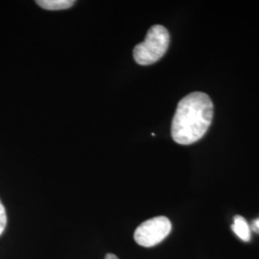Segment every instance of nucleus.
<instances>
[{
	"mask_svg": "<svg viewBox=\"0 0 259 259\" xmlns=\"http://www.w3.org/2000/svg\"><path fill=\"white\" fill-rule=\"evenodd\" d=\"M212 118L209 96L198 92L190 93L178 104L171 127L172 138L178 144H192L204 137Z\"/></svg>",
	"mask_w": 259,
	"mask_h": 259,
	"instance_id": "f257e3e1",
	"label": "nucleus"
},
{
	"mask_svg": "<svg viewBox=\"0 0 259 259\" xmlns=\"http://www.w3.org/2000/svg\"><path fill=\"white\" fill-rule=\"evenodd\" d=\"M170 42V35L162 25H154L147 32L144 41L134 48V59L140 65H153L159 61Z\"/></svg>",
	"mask_w": 259,
	"mask_h": 259,
	"instance_id": "f03ea898",
	"label": "nucleus"
},
{
	"mask_svg": "<svg viewBox=\"0 0 259 259\" xmlns=\"http://www.w3.org/2000/svg\"><path fill=\"white\" fill-rule=\"evenodd\" d=\"M172 230V224L164 216H158L142 223L137 228L134 238L142 247L150 248L164 240Z\"/></svg>",
	"mask_w": 259,
	"mask_h": 259,
	"instance_id": "7ed1b4c3",
	"label": "nucleus"
},
{
	"mask_svg": "<svg viewBox=\"0 0 259 259\" xmlns=\"http://www.w3.org/2000/svg\"><path fill=\"white\" fill-rule=\"evenodd\" d=\"M232 229L233 232L240 238L241 240L246 241V242L250 240V227L243 217L241 216L234 217V223L232 226Z\"/></svg>",
	"mask_w": 259,
	"mask_h": 259,
	"instance_id": "20e7f679",
	"label": "nucleus"
},
{
	"mask_svg": "<svg viewBox=\"0 0 259 259\" xmlns=\"http://www.w3.org/2000/svg\"><path fill=\"white\" fill-rule=\"evenodd\" d=\"M37 5L41 8L51 11L65 10L71 8L74 5L75 1L72 0H37Z\"/></svg>",
	"mask_w": 259,
	"mask_h": 259,
	"instance_id": "39448f33",
	"label": "nucleus"
},
{
	"mask_svg": "<svg viewBox=\"0 0 259 259\" xmlns=\"http://www.w3.org/2000/svg\"><path fill=\"white\" fill-rule=\"evenodd\" d=\"M7 225V215L3 204L0 201V235L5 231Z\"/></svg>",
	"mask_w": 259,
	"mask_h": 259,
	"instance_id": "423d86ee",
	"label": "nucleus"
},
{
	"mask_svg": "<svg viewBox=\"0 0 259 259\" xmlns=\"http://www.w3.org/2000/svg\"><path fill=\"white\" fill-rule=\"evenodd\" d=\"M251 228H252V230H253L254 232H259V219L253 222Z\"/></svg>",
	"mask_w": 259,
	"mask_h": 259,
	"instance_id": "0eeeda50",
	"label": "nucleus"
},
{
	"mask_svg": "<svg viewBox=\"0 0 259 259\" xmlns=\"http://www.w3.org/2000/svg\"><path fill=\"white\" fill-rule=\"evenodd\" d=\"M105 259H119L115 254H113V253H107L106 254V256H105Z\"/></svg>",
	"mask_w": 259,
	"mask_h": 259,
	"instance_id": "6e6552de",
	"label": "nucleus"
}]
</instances>
